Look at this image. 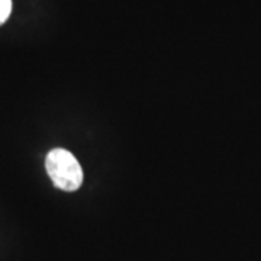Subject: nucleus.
Masks as SVG:
<instances>
[{
    "label": "nucleus",
    "instance_id": "obj_1",
    "mask_svg": "<svg viewBox=\"0 0 261 261\" xmlns=\"http://www.w3.org/2000/svg\"><path fill=\"white\" fill-rule=\"evenodd\" d=\"M45 167L54 186L64 192H74L83 185V168L67 149H51L45 159Z\"/></svg>",
    "mask_w": 261,
    "mask_h": 261
},
{
    "label": "nucleus",
    "instance_id": "obj_2",
    "mask_svg": "<svg viewBox=\"0 0 261 261\" xmlns=\"http://www.w3.org/2000/svg\"><path fill=\"white\" fill-rule=\"evenodd\" d=\"M12 0H0V25H3L10 16Z\"/></svg>",
    "mask_w": 261,
    "mask_h": 261
}]
</instances>
